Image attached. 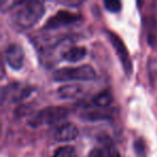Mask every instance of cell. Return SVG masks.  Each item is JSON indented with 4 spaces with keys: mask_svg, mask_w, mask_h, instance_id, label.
<instances>
[{
    "mask_svg": "<svg viewBox=\"0 0 157 157\" xmlns=\"http://www.w3.org/2000/svg\"><path fill=\"white\" fill-rule=\"evenodd\" d=\"M45 12L43 2L39 0L24 1L11 15L12 27L18 31L29 29L36 25Z\"/></svg>",
    "mask_w": 157,
    "mask_h": 157,
    "instance_id": "1",
    "label": "cell"
},
{
    "mask_svg": "<svg viewBox=\"0 0 157 157\" xmlns=\"http://www.w3.org/2000/svg\"><path fill=\"white\" fill-rule=\"evenodd\" d=\"M96 76L95 69L90 65H81L78 67H63L54 70L52 78L54 81H90Z\"/></svg>",
    "mask_w": 157,
    "mask_h": 157,
    "instance_id": "2",
    "label": "cell"
},
{
    "mask_svg": "<svg viewBox=\"0 0 157 157\" xmlns=\"http://www.w3.org/2000/svg\"><path fill=\"white\" fill-rule=\"evenodd\" d=\"M68 109L58 105H48L43 109L39 110L30 120L28 121V125L33 128H37L42 125H50L56 123L67 117Z\"/></svg>",
    "mask_w": 157,
    "mask_h": 157,
    "instance_id": "3",
    "label": "cell"
},
{
    "mask_svg": "<svg viewBox=\"0 0 157 157\" xmlns=\"http://www.w3.org/2000/svg\"><path fill=\"white\" fill-rule=\"evenodd\" d=\"M33 90V86L24 82H11L1 90V101L5 103H18L25 100Z\"/></svg>",
    "mask_w": 157,
    "mask_h": 157,
    "instance_id": "4",
    "label": "cell"
},
{
    "mask_svg": "<svg viewBox=\"0 0 157 157\" xmlns=\"http://www.w3.org/2000/svg\"><path fill=\"white\" fill-rule=\"evenodd\" d=\"M105 33H107V37L109 39L110 43H111V45L113 46L114 51H115L121 63H122L125 73L127 75H130L131 72H132V63H131L130 55H129L128 51H127L126 45L115 33H113L111 30H105Z\"/></svg>",
    "mask_w": 157,
    "mask_h": 157,
    "instance_id": "5",
    "label": "cell"
},
{
    "mask_svg": "<svg viewBox=\"0 0 157 157\" xmlns=\"http://www.w3.org/2000/svg\"><path fill=\"white\" fill-rule=\"evenodd\" d=\"M81 18V16L78 14L72 13V12L66 11V10H61L54 14V15L50 16L48 21L44 24V29H54L58 28V27L65 26V25H70L73 23L78 22Z\"/></svg>",
    "mask_w": 157,
    "mask_h": 157,
    "instance_id": "6",
    "label": "cell"
},
{
    "mask_svg": "<svg viewBox=\"0 0 157 157\" xmlns=\"http://www.w3.org/2000/svg\"><path fill=\"white\" fill-rule=\"evenodd\" d=\"M5 57L7 63L14 70H20L24 63V52L21 45L11 43L6 48Z\"/></svg>",
    "mask_w": 157,
    "mask_h": 157,
    "instance_id": "7",
    "label": "cell"
},
{
    "mask_svg": "<svg viewBox=\"0 0 157 157\" xmlns=\"http://www.w3.org/2000/svg\"><path fill=\"white\" fill-rule=\"evenodd\" d=\"M78 135V129L75 124L71 122H65L57 127L54 132V138L58 142H68L74 140Z\"/></svg>",
    "mask_w": 157,
    "mask_h": 157,
    "instance_id": "8",
    "label": "cell"
},
{
    "mask_svg": "<svg viewBox=\"0 0 157 157\" xmlns=\"http://www.w3.org/2000/svg\"><path fill=\"white\" fill-rule=\"evenodd\" d=\"M88 157H121V153L115 146L105 144L100 147H94L90 151Z\"/></svg>",
    "mask_w": 157,
    "mask_h": 157,
    "instance_id": "9",
    "label": "cell"
},
{
    "mask_svg": "<svg viewBox=\"0 0 157 157\" xmlns=\"http://www.w3.org/2000/svg\"><path fill=\"white\" fill-rule=\"evenodd\" d=\"M87 54V51L84 46H71V48H67L65 52L61 54V58L63 60L71 61V63H75L83 59Z\"/></svg>",
    "mask_w": 157,
    "mask_h": 157,
    "instance_id": "10",
    "label": "cell"
},
{
    "mask_svg": "<svg viewBox=\"0 0 157 157\" xmlns=\"http://www.w3.org/2000/svg\"><path fill=\"white\" fill-rule=\"evenodd\" d=\"M82 93V86L78 84H69V85H63L58 87L57 94L63 99H71L75 98Z\"/></svg>",
    "mask_w": 157,
    "mask_h": 157,
    "instance_id": "11",
    "label": "cell"
},
{
    "mask_svg": "<svg viewBox=\"0 0 157 157\" xmlns=\"http://www.w3.org/2000/svg\"><path fill=\"white\" fill-rule=\"evenodd\" d=\"M112 95L110 90H102L92 98V105L98 108H105L112 103Z\"/></svg>",
    "mask_w": 157,
    "mask_h": 157,
    "instance_id": "12",
    "label": "cell"
},
{
    "mask_svg": "<svg viewBox=\"0 0 157 157\" xmlns=\"http://www.w3.org/2000/svg\"><path fill=\"white\" fill-rule=\"evenodd\" d=\"M52 157H76V151L71 145H63L54 151Z\"/></svg>",
    "mask_w": 157,
    "mask_h": 157,
    "instance_id": "13",
    "label": "cell"
},
{
    "mask_svg": "<svg viewBox=\"0 0 157 157\" xmlns=\"http://www.w3.org/2000/svg\"><path fill=\"white\" fill-rule=\"evenodd\" d=\"M103 5H105V9L108 11L111 12H118L121 10V7H122V3L117 0H105Z\"/></svg>",
    "mask_w": 157,
    "mask_h": 157,
    "instance_id": "14",
    "label": "cell"
},
{
    "mask_svg": "<svg viewBox=\"0 0 157 157\" xmlns=\"http://www.w3.org/2000/svg\"><path fill=\"white\" fill-rule=\"evenodd\" d=\"M133 148H135L137 155L142 156L145 153V143L142 139H137L133 143Z\"/></svg>",
    "mask_w": 157,
    "mask_h": 157,
    "instance_id": "15",
    "label": "cell"
},
{
    "mask_svg": "<svg viewBox=\"0 0 157 157\" xmlns=\"http://www.w3.org/2000/svg\"><path fill=\"white\" fill-rule=\"evenodd\" d=\"M24 2V1H8V0H1V8H2V10L5 11V10H8V9H12L13 7H15V6H21L22 3Z\"/></svg>",
    "mask_w": 157,
    "mask_h": 157,
    "instance_id": "16",
    "label": "cell"
}]
</instances>
